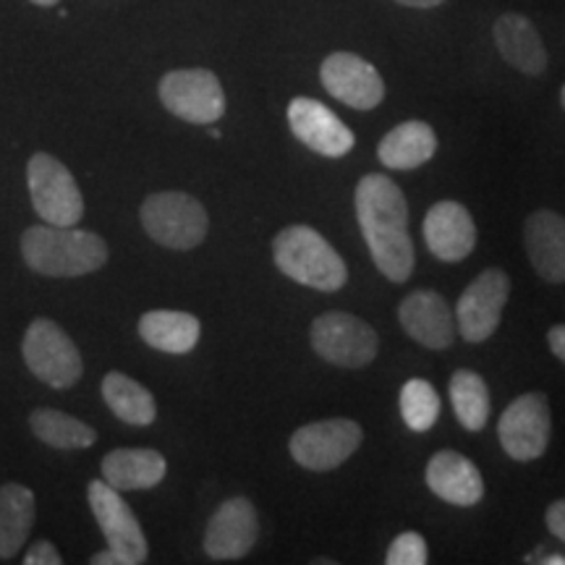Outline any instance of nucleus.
Instances as JSON below:
<instances>
[{
	"mask_svg": "<svg viewBox=\"0 0 565 565\" xmlns=\"http://www.w3.org/2000/svg\"><path fill=\"white\" fill-rule=\"evenodd\" d=\"M356 217L372 263L387 280L404 282L414 273V242L408 233V202L401 186L383 173H370L356 186Z\"/></svg>",
	"mask_w": 565,
	"mask_h": 565,
	"instance_id": "1",
	"label": "nucleus"
},
{
	"mask_svg": "<svg viewBox=\"0 0 565 565\" xmlns=\"http://www.w3.org/2000/svg\"><path fill=\"white\" fill-rule=\"evenodd\" d=\"M21 254L34 273L47 278H79L108 263L103 238L74 225H32L21 236Z\"/></svg>",
	"mask_w": 565,
	"mask_h": 565,
	"instance_id": "2",
	"label": "nucleus"
},
{
	"mask_svg": "<svg viewBox=\"0 0 565 565\" xmlns=\"http://www.w3.org/2000/svg\"><path fill=\"white\" fill-rule=\"evenodd\" d=\"M273 257L278 270L315 291H341L349 280V267L322 233L309 225H288L273 242Z\"/></svg>",
	"mask_w": 565,
	"mask_h": 565,
	"instance_id": "3",
	"label": "nucleus"
},
{
	"mask_svg": "<svg viewBox=\"0 0 565 565\" xmlns=\"http://www.w3.org/2000/svg\"><path fill=\"white\" fill-rule=\"evenodd\" d=\"M141 225L147 236L168 249H194L210 231L207 212L194 196L181 192H160L141 204Z\"/></svg>",
	"mask_w": 565,
	"mask_h": 565,
	"instance_id": "4",
	"label": "nucleus"
},
{
	"mask_svg": "<svg viewBox=\"0 0 565 565\" xmlns=\"http://www.w3.org/2000/svg\"><path fill=\"white\" fill-rule=\"evenodd\" d=\"M21 353H24V362L34 377L55 391H68L79 383L84 370L79 349L66 335V330L53 320L40 317L26 328Z\"/></svg>",
	"mask_w": 565,
	"mask_h": 565,
	"instance_id": "5",
	"label": "nucleus"
},
{
	"mask_svg": "<svg viewBox=\"0 0 565 565\" xmlns=\"http://www.w3.org/2000/svg\"><path fill=\"white\" fill-rule=\"evenodd\" d=\"M32 207L51 225H76L84 215V200L76 179L58 158L38 152L26 166Z\"/></svg>",
	"mask_w": 565,
	"mask_h": 565,
	"instance_id": "6",
	"label": "nucleus"
},
{
	"mask_svg": "<svg viewBox=\"0 0 565 565\" xmlns=\"http://www.w3.org/2000/svg\"><path fill=\"white\" fill-rule=\"evenodd\" d=\"M309 338H312L317 356L335 366H345V370H362L374 362L380 351L372 324L349 312L320 315L312 322Z\"/></svg>",
	"mask_w": 565,
	"mask_h": 565,
	"instance_id": "7",
	"label": "nucleus"
},
{
	"mask_svg": "<svg viewBox=\"0 0 565 565\" xmlns=\"http://www.w3.org/2000/svg\"><path fill=\"white\" fill-rule=\"evenodd\" d=\"M160 103L189 124H215L225 113L223 84L207 68H179L160 79Z\"/></svg>",
	"mask_w": 565,
	"mask_h": 565,
	"instance_id": "8",
	"label": "nucleus"
},
{
	"mask_svg": "<svg viewBox=\"0 0 565 565\" xmlns=\"http://www.w3.org/2000/svg\"><path fill=\"white\" fill-rule=\"evenodd\" d=\"M364 440L362 427L351 419H322L303 424L291 435L294 461L309 471H333L356 454Z\"/></svg>",
	"mask_w": 565,
	"mask_h": 565,
	"instance_id": "9",
	"label": "nucleus"
},
{
	"mask_svg": "<svg viewBox=\"0 0 565 565\" xmlns=\"http://www.w3.org/2000/svg\"><path fill=\"white\" fill-rule=\"evenodd\" d=\"M553 416L545 393H524L511 401L498 424L500 445L513 461H534L547 450Z\"/></svg>",
	"mask_w": 565,
	"mask_h": 565,
	"instance_id": "10",
	"label": "nucleus"
},
{
	"mask_svg": "<svg viewBox=\"0 0 565 565\" xmlns=\"http://www.w3.org/2000/svg\"><path fill=\"white\" fill-rule=\"evenodd\" d=\"M508 294H511V278L500 267H487L466 286L456 303V328L461 330L463 341L484 343L498 330Z\"/></svg>",
	"mask_w": 565,
	"mask_h": 565,
	"instance_id": "11",
	"label": "nucleus"
},
{
	"mask_svg": "<svg viewBox=\"0 0 565 565\" xmlns=\"http://www.w3.org/2000/svg\"><path fill=\"white\" fill-rule=\"evenodd\" d=\"M89 508L95 513L97 526L103 529L105 542L116 555H121L124 565H139L147 561V540L141 532L137 515L121 498V490L105 482V479H95L87 487Z\"/></svg>",
	"mask_w": 565,
	"mask_h": 565,
	"instance_id": "12",
	"label": "nucleus"
},
{
	"mask_svg": "<svg viewBox=\"0 0 565 565\" xmlns=\"http://www.w3.org/2000/svg\"><path fill=\"white\" fill-rule=\"evenodd\" d=\"M322 87L353 110H374L385 100V82L380 71L362 55L338 51L320 66Z\"/></svg>",
	"mask_w": 565,
	"mask_h": 565,
	"instance_id": "13",
	"label": "nucleus"
},
{
	"mask_svg": "<svg viewBox=\"0 0 565 565\" xmlns=\"http://www.w3.org/2000/svg\"><path fill=\"white\" fill-rule=\"evenodd\" d=\"M288 126L294 137L322 158H343L353 150V131L328 105L312 97H296L288 105Z\"/></svg>",
	"mask_w": 565,
	"mask_h": 565,
	"instance_id": "14",
	"label": "nucleus"
},
{
	"mask_svg": "<svg viewBox=\"0 0 565 565\" xmlns=\"http://www.w3.org/2000/svg\"><path fill=\"white\" fill-rule=\"evenodd\" d=\"M259 536V519L246 498H231L212 513L204 532V553L212 561H238L254 547Z\"/></svg>",
	"mask_w": 565,
	"mask_h": 565,
	"instance_id": "15",
	"label": "nucleus"
},
{
	"mask_svg": "<svg viewBox=\"0 0 565 565\" xmlns=\"http://www.w3.org/2000/svg\"><path fill=\"white\" fill-rule=\"evenodd\" d=\"M398 322L406 335L433 351L450 349L456 341V312L437 291L408 294L398 307Z\"/></svg>",
	"mask_w": 565,
	"mask_h": 565,
	"instance_id": "16",
	"label": "nucleus"
},
{
	"mask_svg": "<svg viewBox=\"0 0 565 565\" xmlns=\"http://www.w3.org/2000/svg\"><path fill=\"white\" fill-rule=\"evenodd\" d=\"M424 242L440 263H461L477 246V225L461 202L440 200L424 217Z\"/></svg>",
	"mask_w": 565,
	"mask_h": 565,
	"instance_id": "17",
	"label": "nucleus"
},
{
	"mask_svg": "<svg viewBox=\"0 0 565 565\" xmlns=\"http://www.w3.org/2000/svg\"><path fill=\"white\" fill-rule=\"evenodd\" d=\"M424 479H427L429 492L450 505L471 508L484 498L482 471L456 450H440L429 458Z\"/></svg>",
	"mask_w": 565,
	"mask_h": 565,
	"instance_id": "18",
	"label": "nucleus"
},
{
	"mask_svg": "<svg viewBox=\"0 0 565 565\" xmlns=\"http://www.w3.org/2000/svg\"><path fill=\"white\" fill-rule=\"evenodd\" d=\"M524 246L534 273L545 282H565V217L536 210L524 223Z\"/></svg>",
	"mask_w": 565,
	"mask_h": 565,
	"instance_id": "19",
	"label": "nucleus"
},
{
	"mask_svg": "<svg viewBox=\"0 0 565 565\" xmlns=\"http://www.w3.org/2000/svg\"><path fill=\"white\" fill-rule=\"evenodd\" d=\"M494 45L508 66L526 76H540L547 68V51L540 32L524 13H503L492 26Z\"/></svg>",
	"mask_w": 565,
	"mask_h": 565,
	"instance_id": "20",
	"label": "nucleus"
},
{
	"mask_svg": "<svg viewBox=\"0 0 565 565\" xmlns=\"http://www.w3.org/2000/svg\"><path fill=\"white\" fill-rule=\"evenodd\" d=\"M103 479L116 490H150L166 477L168 463L152 448H116L103 458Z\"/></svg>",
	"mask_w": 565,
	"mask_h": 565,
	"instance_id": "21",
	"label": "nucleus"
},
{
	"mask_svg": "<svg viewBox=\"0 0 565 565\" xmlns=\"http://www.w3.org/2000/svg\"><path fill=\"white\" fill-rule=\"evenodd\" d=\"M437 134L424 121H404L380 141L377 158L391 171H414L435 158Z\"/></svg>",
	"mask_w": 565,
	"mask_h": 565,
	"instance_id": "22",
	"label": "nucleus"
},
{
	"mask_svg": "<svg viewBox=\"0 0 565 565\" xmlns=\"http://www.w3.org/2000/svg\"><path fill=\"white\" fill-rule=\"evenodd\" d=\"M139 335L147 345L166 353H189L200 343L202 324L194 315L173 312V309H152L141 315Z\"/></svg>",
	"mask_w": 565,
	"mask_h": 565,
	"instance_id": "23",
	"label": "nucleus"
},
{
	"mask_svg": "<svg viewBox=\"0 0 565 565\" xmlns=\"http://www.w3.org/2000/svg\"><path fill=\"white\" fill-rule=\"evenodd\" d=\"M34 515H38V503H34V492L30 487H0V557L3 561H9L24 547L34 526Z\"/></svg>",
	"mask_w": 565,
	"mask_h": 565,
	"instance_id": "24",
	"label": "nucleus"
},
{
	"mask_svg": "<svg viewBox=\"0 0 565 565\" xmlns=\"http://www.w3.org/2000/svg\"><path fill=\"white\" fill-rule=\"evenodd\" d=\"M103 398L118 419L131 427H150L158 416L152 393L124 372H108L103 380Z\"/></svg>",
	"mask_w": 565,
	"mask_h": 565,
	"instance_id": "25",
	"label": "nucleus"
},
{
	"mask_svg": "<svg viewBox=\"0 0 565 565\" xmlns=\"http://www.w3.org/2000/svg\"><path fill=\"white\" fill-rule=\"evenodd\" d=\"M450 406L458 424L469 433H479L490 422V387H487L482 374L475 370H456L450 377Z\"/></svg>",
	"mask_w": 565,
	"mask_h": 565,
	"instance_id": "26",
	"label": "nucleus"
},
{
	"mask_svg": "<svg viewBox=\"0 0 565 565\" xmlns=\"http://www.w3.org/2000/svg\"><path fill=\"white\" fill-rule=\"evenodd\" d=\"M30 427L34 437L61 450H84L97 440V433L89 424L79 422L71 414L55 412V408H38L30 416Z\"/></svg>",
	"mask_w": 565,
	"mask_h": 565,
	"instance_id": "27",
	"label": "nucleus"
},
{
	"mask_svg": "<svg viewBox=\"0 0 565 565\" xmlns=\"http://www.w3.org/2000/svg\"><path fill=\"white\" fill-rule=\"evenodd\" d=\"M401 419L412 433H429L440 419V395L427 380H408L398 398Z\"/></svg>",
	"mask_w": 565,
	"mask_h": 565,
	"instance_id": "28",
	"label": "nucleus"
},
{
	"mask_svg": "<svg viewBox=\"0 0 565 565\" xmlns=\"http://www.w3.org/2000/svg\"><path fill=\"white\" fill-rule=\"evenodd\" d=\"M427 561V542L419 532H404L395 536L385 555L387 565H424Z\"/></svg>",
	"mask_w": 565,
	"mask_h": 565,
	"instance_id": "29",
	"label": "nucleus"
},
{
	"mask_svg": "<svg viewBox=\"0 0 565 565\" xmlns=\"http://www.w3.org/2000/svg\"><path fill=\"white\" fill-rule=\"evenodd\" d=\"M24 563L26 565H61L63 557L58 550L51 545V542L40 540V542H34V545L30 547V553L24 555Z\"/></svg>",
	"mask_w": 565,
	"mask_h": 565,
	"instance_id": "30",
	"label": "nucleus"
},
{
	"mask_svg": "<svg viewBox=\"0 0 565 565\" xmlns=\"http://www.w3.org/2000/svg\"><path fill=\"white\" fill-rule=\"evenodd\" d=\"M545 521H547L550 532H553L561 542H565V498L555 500V503L547 508Z\"/></svg>",
	"mask_w": 565,
	"mask_h": 565,
	"instance_id": "31",
	"label": "nucleus"
},
{
	"mask_svg": "<svg viewBox=\"0 0 565 565\" xmlns=\"http://www.w3.org/2000/svg\"><path fill=\"white\" fill-rule=\"evenodd\" d=\"M547 343H550V349H553L555 356L565 364V324H555V328H550Z\"/></svg>",
	"mask_w": 565,
	"mask_h": 565,
	"instance_id": "32",
	"label": "nucleus"
},
{
	"mask_svg": "<svg viewBox=\"0 0 565 565\" xmlns=\"http://www.w3.org/2000/svg\"><path fill=\"white\" fill-rule=\"evenodd\" d=\"M92 565H124V561H121V555H116L108 547L105 553H97L95 557H92Z\"/></svg>",
	"mask_w": 565,
	"mask_h": 565,
	"instance_id": "33",
	"label": "nucleus"
},
{
	"mask_svg": "<svg viewBox=\"0 0 565 565\" xmlns=\"http://www.w3.org/2000/svg\"><path fill=\"white\" fill-rule=\"evenodd\" d=\"M398 6H406V9H437L445 0H395Z\"/></svg>",
	"mask_w": 565,
	"mask_h": 565,
	"instance_id": "34",
	"label": "nucleus"
},
{
	"mask_svg": "<svg viewBox=\"0 0 565 565\" xmlns=\"http://www.w3.org/2000/svg\"><path fill=\"white\" fill-rule=\"evenodd\" d=\"M534 563H545V565H565V555L555 553V550H550L545 557H536Z\"/></svg>",
	"mask_w": 565,
	"mask_h": 565,
	"instance_id": "35",
	"label": "nucleus"
},
{
	"mask_svg": "<svg viewBox=\"0 0 565 565\" xmlns=\"http://www.w3.org/2000/svg\"><path fill=\"white\" fill-rule=\"evenodd\" d=\"M34 6H45V9H51V6H58L61 0H32Z\"/></svg>",
	"mask_w": 565,
	"mask_h": 565,
	"instance_id": "36",
	"label": "nucleus"
},
{
	"mask_svg": "<svg viewBox=\"0 0 565 565\" xmlns=\"http://www.w3.org/2000/svg\"><path fill=\"white\" fill-rule=\"evenodd\" d=\"M561 105L565 108V84H563V89H561Z\"/></svg>",
	"mask_w": 565,
	"mask_h": 565,
	"instance_id": "37",
	"label": "nucleus"
}]
</instances>
